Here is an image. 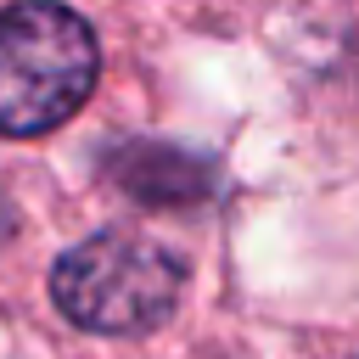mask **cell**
Segmentation results:
<instances>
[{"label":"cell","mask_w":359,"mask_h":359,"mask_svg":"<svg viewBox=\"0 0 359 359\" xmlns=\"http://www.w3.org/2000/svg\"><path fill=\"white\" fill-rule=\"evenodd\" d=\"M56 309L95 337H135L168 320L180 303V264L168 247L135 230H101L73 241L50 269Z\"/></svg>","instance_id":"2"},{"label":"cell","mask_w":359,"mask_h":359,"mask_svg":"<svg viewBox=\"0 0 359 359\" xmlns=\"http://www.w3.org/2000/svg\"><path fill=\"white\" fill-rule=\"evenodd\" d=\"M101 73L90 22L62 0H17L0 11V135L28 140L67 123Z\"/></svg>","instance_id":"1"},{"label":"cell","mask_w":359,"mask_h":359,"mask_svg":"<svg viewBox=\"0 0 359 359\" xmlns=\"http://www.w3.org/2000/svg\"><path fill=\"white\" fill-rule=\"evenodd\" d=\"M11 236H17V202H11V191L0 185V252L11 247Z\"/></svg>","instance_id":"3"}]
</instances>
